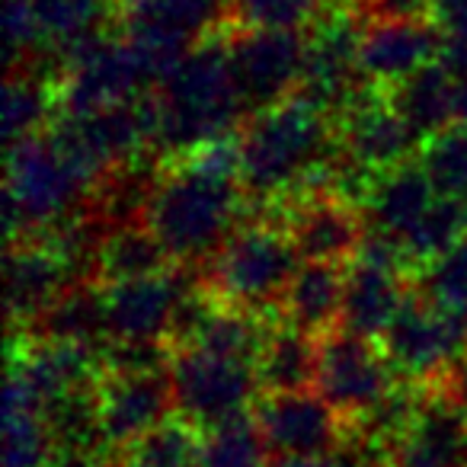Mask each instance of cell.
I'll return each instance as SVG.
<instances>
[{
	"mask_svg": "<svg viewBox=\"0 0 467 467\" xmlns=\"http://www.w3.org/2000/svg\"><path fill=\"white\" fill-rule=\"evenodd\" d=\"M279 324L282 320L275 314L244 311V307H227L218 301L212 320H208L205 330L195 339V346H189V349H205L214 352V356L256 365L263 346H266V339L273 337V330Z\"/></svg>",
	"mask_w": 467,
	"mask_h": 467,
	"instance_id": "26",
	"label": "cell"
},
{
	"mask_svg": "<svg viewBox=\"0 0 467 467\" xmlns=\"http://www.w3.org/2000/svg\"><path fill=\"white\" fill-rule=\"evenodd\" d=\"M29 7L42 39L61 48L103 33L106 23L119 20L116 0H29Z\"/></svg>",
	"mask_w": 467,
	"mask_h": 467,
	"instance_id": "27",
	"label": "cell"
},
{
	"mask_svg": "<svg viewBox=\"0 0 467 467\" xmlns=\"http://www.w3.org/2000/svg\"><path fill=\"white\" fill-rule=\"evenodd\" d=\"M231 36V74L244 112L282 106L295 97L305 74V33H227Z\"/></svg>",
	"mask_w": 467,
	"mask_h": 467,
	"instance_id": "11",
	"label": "cell"
},
{
	"mask_svg": "<svg viewBox=\"0 0 467 467\" xmlns=\"http://www.w3.org/2000/svg\"><path fill=\"white\" fill-rule=\"evenodd\" d=\"M195 282H205V266H173L150 279L103 285L109 343H167L176 301Z\"/></svg>",
	"mask_w": 467,
	"mask_h": 467,
	"instance_id": "12",
	"label": "cell"
},
{
	"mask_svg": "<svg viewBox=\"0 0 467 467\" xmlns=\"http://www.w3.org/2000/svg\"><path fill=\"white\" fill-rule=\"evenodd\" d=\"M176 413L170 371L150 375H103L99 381V429L112 458L131 441Z\"/></svg>",
	"mask_w": 467,
	"mask_h": 467,
	"instance_id": "15",
	"label": "cell"
},
{
	"mask_svg": "<svg viewBox=\"0 0 467 467\" xmlns=\"http://www.w3.org/2000/svg\"><path fill=\"white\" fill-rule=\"evenodd\" d=\"M413 288L435 307H464L467 311V234L439 260L420 269Z\"/></svg>",
	"mask_w": 467,
	"mask_h": 467,
	"instance_id": "35",
	"label": "cell"
},
{
	"mask_svg": "<svg viewBox=\"0 0 467 467\" xmlns=\"http://www.w3.org/2000/svg\"><path fill=\"white\" fill-rule=\"evenodd\" d=\"M454 119L467 125V78H454Z\"/></svg>",
	"mask_w": 467,
	"mask_h": 467,
	"instance_id": "41",
	"label": "cell"
},
{
	"mask_svg": "<svg viewBox=\"0 0 467 467\" xmlns=\"http://www.w3.org/2000/svg\"><path fill=\"white\" fill-rule=\"evenodd\" d=\"M103 458L97 454H84V451H55V458L46 467H99Z\"/></svg>",
	"mask_w": 467,
	"mask_h": 467,
	"instance_id": "39",
	"label": "cell"
},
{
	"mask_svg": "<svg viewBox=\"0 0 467 467\" xmlns=\"http://www.w3.org/2000/svg\"><path fill=\"white\" fill-rule=\"evenodd\" d=\"M333 0H231L227 33H307Z\"/></svg>",
	"mask_w": 467,
	"mask_h": 467,
	"instance_id": "29",
	"label": "cell"
},
{
	"mask_svg": "<svg viewBox=\"0 0 467 467\" xmlns=\"http://www.w3.org/2000/svg\"><path fill=\"white\" fill-rule=\"evenodd\" d=\"M254 420L275 464L320 458L349 439V422L317 390L263 394L254 407Z\"/></svg>",
	"mask_w": 467,
	"mask_h": 467,
	"instance_id": "10",
	"label": "cell"
},
{
	"mask_svg": "<svg viewBox=\"0 0 467 467\" xmlns=\"http://www.w3.org/2000/svg\"><path fill=\"white\" fill-rule=\"evenodd\" d=\"M320 339L305 337L292 327L279 324L256 358V378L263 394H301L317 381Z\"/></svg>",
	"mask_w": 467,
	"mask_h": 467,
	"instance_id": "24",
	"label": "cell"
},
{
	"mask_svg": "<svg viewBox=\"0 0 467 467\" xmlns=\"http://www.w3.org/2000/svg\"><path fill=\"white\" fill-rule=\"evenodd\" d=\"M448 388H451L454 400L461 403V410L467 413V362H461L458 368L448 375Z\"/></svg>",
	"mask_w": 467,
	"mask_h": 467,
	"instance_id": "40",
	"label": "cell"
},
{
	"mask_svg": "<svg viewBox=\"0 0 467 467\" xmlns=\"http://www.w3.org/2000/svg\"><path fill=\"white\" fill-rule=\"evenodd\" d=\"M71 285L61 256L39 237L16 241L4 263V288H7L10 324L26 330L65 288Z\"/></svg>",
	"mask_w": 467,
	"mask_h": 467,
	"instance_id": "18",
	"label": "cell"
},
{
	"mask_svg": "<svg viewBox=\"0 0 467 467\" xmlns=\"http://www.w3.org/2000/svg\"><path fill=\"white\" fill-rule=\"evenodd\" d=\"M154 106V150L163 163L186 161L195 150L237 135L247 112L234 87L231 36L214 33L189 48L157 84Z\"/></svg>",
	"mask_w": 467,
	"mask_h": 467,
	"instance_id": "2",
	"label": "cell"
},
{
	"mask_svg": "<svg viewBox=\"0 0 467 467\" xmlns=\"http://www.w3.org/2000/svg\"><path fill=\"white\" fill-rule=\"evenodd\" d=\"M464 231H467V202L441 199L439 195L429 205V212L400 237V247L407 254V260L422 269L426 263L439 260L445 250H451L464 237Z\"/></svg>",
	"mask_w": 467,
	"mask_h": 467,
	"instance_id": "31",
	"label": "cell"
},
{
	"mask_svg": "<svg viewBox=\"0 0 467 467\" xmlns=\"http://www.w3.org/2000/svg\"><path fill=\"white\" fill-rule=\"evenodd\" d=\"M275 205L285 212V234L301 263L349 266L368 237L365 214L333 195L301 192Z\"/></svg>",
	"mask_w": 467,
	"mask_h": 467,
	"instance_id": "13",
	"label": "cell"
},
{
	"mask_svg": "<svg viewBox=\"0 0 467 467\" xmlns=\"http://www.w3.org/2000/svg\"><path fill=\"white\" fill-rule=\"evenodd\" d=\"M167 371L176 413L202 432L254 413L256 400L263 397L256 365L205 349H176Z\"/></svg>",
	"mask_w": 467,
	"mask_h": 467,
	"instance_id": "7",
	"label": "cell"
},
{
	"mask_svg": "<svg viewBox=\"0 0 467 467\" xmlns=\"http://www.w3.org/2000/svg\"><path fill=\"white\" fill-rule=\"evenodd\" d=\"M231 0H131L119 7V29L141 48L161 80L202 39L224 33Z\"/></svg>",
	"mask_w": 467,
	"mask_h": 467,
	"instance_id": "8",
	"label": "cell"
},
{
	"mask_svg": "<svg viewBox=\"0 0 467 467\" xmlns=\"http://www.w3.org/2000/svg\"><path fill=\"white\" fill-rule=\"evenodd\" d=\"M237 135L241 186L250 205H275L298 195L337 148L333 119L295 97L250 116Z\"/></svg>",
	"mask_w": 467,
	"mask_h": 467,
	"instance_id": "3",
	"label": "cell"
},
{
	"mask_svg": "<svg viewBox=\"0 0 467 467\" xmlns=\"http://www.w3.org/2000/svg\"><path fill=\"white\" fill-rule=\"evenodd\" d=\"M365 23H416L429 20V0H356Z\"/></svg>",
	"mask_w": 467,
	"mask_h": 467,
	"instance_id": "37",
	"label": "cell"
},
{
	"mask_svg": "<svg viewBox=\"0 0 467 467\" xmlns=\"http://www.w3.org/2000/svg\"><path fill=\"white\" fill-rule=\"evenodd\" d=\"M67 78L58 87V116H87L138 103L161 84V74L125 36H87L65 48Z\"/></svg>",
	"mask_w": 467,
	"mask_h": 467,
	"instance_id": "6",
	"label": "cell"
},
{
	"mask_svg": "<svg viewBox=\"0 0 467 467\" xmlns=\"http://www.w3.org/2000/svg\"><path fill=\"white\" fill-rule=\"evenodd\" d=\"M97 182L61 150L52 135H36L7 148L4 221L10 244L29 241L65 224L90 205Z\"/></svg>",
	"mask_w": 467,
	"mask_h": 467,
	"instance_id": "4",
	"label": "cell"
},
{
	"mask_svg": "<svg viewBox=\"0 0 467 467\" xmlns=\"http://www.w3.org/2000/svg\"><path fill=\"white\" fill-rule=\"evenodd\" d=\"M244 208L241 148L237 138H224L163 167L144 224L173 266H208L241 227Z\"/></svg>",
	"mask_w": 467,
	"mask_h": 467,
	"instance_id": "1",
	"label": "cell"
},
{
	"mask_svg": "<svg viewBox=\"0 0 467 467\" xmlns=\"http://www.w3.org/2000/svg\"><path fill=\"white\" fill-rule=\"evenodd\" d=\"M343 288L346 266L305 263L282 298L279 320L305 337H330L333 330H339V317H343Z\"/></svg>",
	"mask_w": 467,
	"mask_h": 467,
	"instance_id": "21",
	"label": "cell"
},
{
	"mask_svg": "<svg viewBox=\"0 0 467 467\" xmlns=\"http://www.w3.org/2000/svg\"><path fill=\"white\" fill-rule=\"evenodd\" d=\"M397 381L400 378L375 339H362L346 330H333L320 339L314 390L346 422H356L362 413H368Z\"/></svg>",
	"mask_w": 467,
	"mask_h": 467,
	"instance_id": "9",
	"label": "cell"
},
{
	"mask_svg": "<svg viewBox=\"0 0 467 467\" xmlns=\"http://www.w3.org/2000/svg\"><path fill=\"white\" fill-rule=\"evenodd\" d=\"M99 467H129V464H125L122 458H109V461H103Z\"/></svg>",
	"mask_w": 467,
	"mask_h": 467,
	"instance_id": "42",
	"label": "cell"
},
{
	"mask_svg": "<svg viewBox=\"0 0 467 467\" xmlns=\"http://www.w3.org/2000/svg\"><path fill=\"white\" fill-rule=\"evenodd\" d=\"M407 295L410 288H403L400 273L365 266V263H349L346 266L339 330L381 343V337L390 330L394 317L400 314Z\"/></svg>",
	"mask_w": 467,
	"mask_h": 467,
	"instance_id": "19",
	"label": "cell"
},
{
	"mask_svg": "<svg viewBox=\"0 0 467 467\" xmlns=\"http://www.w3.org/2000/svg\"><path fill=\"white\" fill-rule=\"evenodd\" d=\"M429 23L441 36L467 29V0H429Z\"/></svg>",
	"mask_w": 467,
	"mask_h": 467,
	"instance_id": "38",
	"label": "cell"
},
{
	"mask_svg": "<svg viewBox=\"0 0 467 467\" xmlns=\"http://www.w3.org/2000/svg\"><path fill=\"white\" fill-rule=\"evenodd\" d=\"M420 163L441 199L467 202V125H451L429 138L420 150Z\"/></svg>",
	"mask_w": 467,
	"mask_h": 467,
	"instance_id": "32",
	"label": "cell"
},
{
	"mask_svg": "<svg viewBox=\"0 0 467 467\" xmlns=\"http://www.w3.org/2000/svg\"><path fill=\"white\" fill-rule=\"evenodd\" d=\"M55 112H61L55 87L23 78V74H7V84H4V138H7V148L26 141V138L46 135Z\"/></svg>",
	"mask_w": 467,
	"mask_h": 467,
	"instance_id": "30",
	"label": "cell"
},
{
	"mask_svg": "<svg viewBox=\"0 0 467 467\" xmlns=\"http://www.w3.org/2000/svg\"><path fill=\"white\" fill-rule=\"evenodd\" d=\"M390 467H467V413L448 381L426 384L413 426L390 445Z\"/></svg>",
	"mask_w": 467,
	"mask_h": 467,
	"instance_id": "16",
	"label": "cell"
},
{
	"mask_svg": "<svg viewBox=\"0 0 467 467\" xmlns=\"http://www.w3.org/2000/svg\"><path fill=\"white\" fill-rule=\"evenodd\" d=\"M441 33L429 20L416 23H365L358 46V74L365 84L388 90L420 67L439 61Z\"/></svg>",
	"mask_w": 467,
	"mask_h": 467,
	"instance_id": "17",
	"label": "cell"
},
{
	"mask_svg": "<svg viewBox=\"0 0 467 467\" xmlns=\"http://www.w3.org/2000/svg\"><path fill=\"white\" fill-rule=\"evenodd\" d=\"M384 97H388L390 109L422 141H429V138L458 125V119H454V78L441 67V61H432V65L403 78L400 84L388 87Z\"/></svg>",
	"mask_w": 467,
	"mask_h": 467,
	"instance_id": "23",
	"label": "cell"
},
{
	"mask_svg": "<svg viewBox=\"0 0 467 467\" xmlns=\"http://www.w3.org/2000/svg\"><path fill=\"white\" fill-rule=\"evenodd\" d=\"M170 269H173V260L148 224H129L109 231L97 256L99 285L150 279V275H163Z\"/></svg>",
	"mask_w": 467,
	"mask_h": 467,
	"instance_id": "25",
	"label": "cell"
},
{
	"mask_svg": "<svg viewBox=\"0 0 467 467\" xmlns=\"http://www.w3.org/2000/svg\"><path fill=\"white\" fill-rule=\"evenodd\" d=\"M29 343H71L103 349L106 333V288L99 282L67 285L33 324L23 330Z\"/></svg>",
	"mask_w": 467,
	"mask_h": 467,
	"instance_id": "20",
	"label": "cell"
},
{
	"mask_svg": "<svg viewBox=\"0 0 467 467\" xmlns=\"http://www.w3.org/2000/svg\"><path fill=\"white\" fill-rule=\"evenodd\" d=\"M42 42L46 39H42L39 26H36L29 0H7L4 4V58H7V71H14Z\"/></svg>",
	"mask_w": 467,
	"mask_h": 467,
	"instance_id": "36",
	"label": "cell"
},
{
	"mask_svg": "<svg viewBox=\"0 0 467 467\" xmlns=\"http://www.w3.org/2000/svg\"><path fill=\"white\" fill-rule=\"evenodd\" d=\"M202 445H205V432L173 413L138 441H131L119 458L129 467H195Z\"/></svg>",
	"mask_w": 467,
	"mask_h": 467,
	"instance_id": "28",
	"label": "cell"
},
{
	"mask_svg": "<svg viewBox=\"0 0 467 467\" xmlns=\"http://www.w3.org/2000/svg\"><path fill=\"white\" fill-rule=\"evenodd\" d=\"M266 461L269 451L263 445V435L254 413H247L205 432V445L195 467H266Z\"/></svg>",
	"mask_w": 467,
	"mask_h": 467,
	"instance_id": "33",
	"label": "cell"
},
{
	"mask_svg": "<svg viewBox=\"0 0 467 467\" xmlns=\"http://www.w3.org/2000/svg\"><path fill=\"white\" fill-rule=\"evenodd\" d=\"M337 138L358 163L375 173L407 163L416 150H422V138L388 106L384 90L362 84L352 103L337 119Z\"/></svg>",
	"mask_w": 467,
	"mask_h": 467,
	"instance_id": "14",
	"label": "cell"
},
{
	"mask_svg": "<svg viewBox=\"0 0 467 467\" xmlns=\"http://www.w3.org/2000/svg\"><path fill=\"white\" fill-rule=\"evenodd\" d=\"M298 263V254L282 227L247 221L205 266V288L227 307L279 317L282 298L301 269Z\"/></svg>",
	"mask_w": 467,
	"mask_h": 467,
	"instance_id": "5",
	"label": "cell"
},
{
	"mask_svg": "<svg viewBox=\"0 0 467 467\" xmlns=\"http://www.w3.org/2000/svg\"><path fill=\"white\" fill-rule=\"evenodd\" d=\"M435 199L439 195H435L422 163L407 161L375 176V186H371V195L362 208L365 224H368V231L388 234V237L400 241L403 234L429 212Z\"/></svg>",
	"mask_w": 467,
	"mask_h": 467,
	"instance_id": "22",
	"label": "cell"
},
{
	"mask_svg": "<svg viewBox=\"0 0 467 467\" xmlns=\"http://www.w3.org/2000/svg\"><path fill=\"white\" fill-rule=\"evenodd\" d=\"M55 451L42 410H4V467H46Z\"/></svg>",
	"mask_w": 467,
	"mask_h": 467,
	"instance_id": "34",
	"label": "cell"
}]
</instances>
